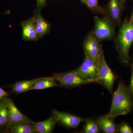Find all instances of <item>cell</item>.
Returning <instances> with one entry per match:
<instances>
[{
    "mask_svg": "<svg viewBox=\"0 0 133 133\" xmlns=\"http://www.w3.org/2000/svg\"><path fill=\"white\" fill-rule=\"evenodd\" d=\"M85 5L94 13L98 14H104V8L99 6L98 0H87Z\"/></svg>",
    "mask_w": 133,
    "mask_h": 133,
    "instance_id": "cell-20",
    "label": "cell"
},
{
    "mask_svg": "<svg viewBox=\"0 0 133 133\" xmlns=\"http://www.w3.org/2000/svg\"><path fill=\"white\" fill-rule=\"evenodd\" d=\"M133 110V94L122 80L113 95L111 106L107 116L115 117L128 114Z\"/></svg>",
    "mask_w": 133,
    "mask_h": 133,
    "instance_id": "cell-1",
    "label": "cell"
},
{
    "mask_svg": "<svg viewBox=\"0 0 133 133\" xmlns=\"http://www.w3.org/2000/svg\"><path fill=\"white\" fill-rule=\"evenodd\" d=\"M22 29L23 39L27 41H36L39 39L34 26L32 16L23 22L21 23Z\"/></svg>",
    "mask_w": 133,
    "mask_h": 133,
    "instance_id": "cell-12",
    "label": "cell"
},
{
    "mask_svg": "<svg viewBox=\"0 0 133 133\" xmlns=\"http://www.w3.org/2000/svg\"><path fill=\"white\" fill-rule=\"evenodd\" d=\"M36 1L37 2L36 9L41 10L43 8L47 6L46 0H36Z\"/></svg>",
    "mask_w": 133,
    "mask_h": 133,
    "instance_id": "cell-22",
    "label": "cell"
},
{
    "mask_svg": "<svg viewBox=\"0 0 133 133\" xmlns=\"http://www.w3.org/2000/svg\"><path fill=\"white\" fill-rule=\"evenodd\" d=\"M132 14H133V11L132 13Z\"/></svg>",
    "mask_w": 133,
    "mask_h": 133,
    "instance_id": "cell-27",
    "label": "cell"
},
{
    "mask_svg": "<svg viewBox=\"0 0 133 133\" xmlns=\"http://www.w3.org/2000/svg\"><path fill=\"white\" fill-rule=\"evenodd\" d=\"M83 49L85 57L89 58L99 64L101 56L104 51L102 45L94 35L93 31L87 36L83 43Z\"/></svg>",
    "mask_w": 133,
    "mask_h": 133,
    "instance_id": "cell-6",
    "label": "cell"
},
{
    "mask_svg": "<svg viewBox=\"0 0 133 133\" xmlns=\"http://www.w3.org/2000/svg\"><path fill=\"white\" fill-rule=\"evenodd\" d=\"M10 92L6 91L0 87V100L3 99L4 98L8 97L9 96Z\"/></svg>",
    "mask_w": 133,
    "mask_h": 133,
    "instance_id": "cell-23",
    "label": "cell"
},
{
    "mask_svg": "<svg viewBox=\"0 0 133 133\" xmlns=\"http://www.w3.org/2000/svg\"><path fill=\"white\" fill-rule=\"evenodd\" d=\"M5 100L8 108L10 125L12 124L21 122L34 123V122L31 121L28 116L23 114L18 109L13 100L8 97L5 98Z\"/></svg>",
    "mask_w": 133,
    "mask_h": 133,
    "instance_id": "cell-10",
    "label": "cell"
},
{
    "mask_svg": "<svg viewBox=\"0 0 133 133\" xmlns=\"http://www.w3.org/2000/svg\"><path fill=\"white\" fill-rule=\"evenodd\" d=\"M131 66H133V63H132V64H131Z\"/></svg>",
    "mask_w": 133,
    "mask_h": 133,
    "instance_id": "cell-26",
    "label": "cell"
},
{
    "mask_svg": "<svg viewBox=\"0 0 133 133\" xmlns=\"http://www.w3.org/2000/svg\"><path fill=\"white\" fill-rule=\"evenodd\" d=\"M81 133H98L100 132L99 125L97 120L95 119H85Z\"/></svg>",
    "mask_w": 133,
    "mask_h": 133,
    "instance_id": "cell-19",
    "label": "cell"
},
{
    "mask_svg": "<svg viewBox=\"0 0 133 133\" xmlns=\"http://www.w3.org/2000/svg\"><path fill=\"white\" fill-rule=\"evenodd\" d=\"M94 20L95 28L93 32L99 42L115 40V26L108 18L105 16L102 17L96 16Z\"/></svg>",
    "mask_w": 133,
    "mask_h": 133,
    "instance_id": "cell-3",
    "label": "cell"
},
{
    "mask_svg": "<svg viewBox=\"0 0 133 133\" xmlns=\"http://www.w3.org/2000/svg\"><path fill=\"white\" fill-rule=\"evenodd\" d=\"M81 2L83 3L84 4H85L86 3L87 1V0H80Z\"/></svg>",
    "mask_w": 133,
    "mask_h": 133,
    "instance_id": "cell-25",
    "label": "cell"
},
{
    "mask_svg": "<svg viewBox=\"0 0 133 133\" xmlns=\"http://www.w3.org/2000/svg\"><path fill=\"white\" fill-rule=\"evenodd\" d=\"M124 0H109L104 8V16L111 22L115 26L121 24L122 16L124 8Z\"/></svg>",
    "mask_w": 133,
    "mask_h": 133,
    "instance_id": "cell-7",
    "label": "cell"
},
{
    "mask_svg": "<svg viewBox=\"0 0 133 133\" xmlns=\"http://www.w3.org/2000/svg\"><path fill=\"white\" fill-rule=\"evenodd\" d=\"M5 98L0 100V131L8 132L10 124L8 108Z\"/></svg>",
    "mask_w": 133,
    "mask_h": 133,
    "instance_id": "cell-14",
    "label": "cell"
},
{
    "mask_svg": "<svg viewBox=\"0 0 133 133\" xmlns=\"http://www.w3.org/2000/svg\"><path fill=\"white\" fill-rule=\"evenodd\" d=\"M40 78L31 79L17 81L10 86L12 92L19 94L30 90Z\"/></svg>",
    "mask_w": 133,
    "mask_h": 133,
    "instance_id": "cell-16",
    "label": "cell"
},
{
    "mask_svg": "<svg viewBox=\"0 0 133 133\" xmlns=\"http://www.w3.org/2000/svg\"><path fill=\"white\" fill-rule=\"evenodd\" d=\"M131 69H132V75H131V81H130V84H129V88L131 92L133 94V67L131 65Z\"/></svg>",
    "mask_w": 133,
    "mask_h": 133,
    "instance_id": "cell-24",
    "label": "cell"
},
{
    "mask_svg": "<svg viewBox=\"0 0 133 133\" xmlns=\"http://www.w3.org/2000/svg\"><path fill=\"white\" fill-rule=\"evenodd\" d=\"M98 65L97 83L100 84L112 93L116 76L107 63L104 53L101 56Z\"/></svg>",
    "mask_w": 133,
    "mask_h": 133,
    "instance_id": "cell-4",
    "label": "cell"
},
{
    "mask_svg": "<svg viewBox=\"0 0 133 133\" xmlns=\"http://www.w3.org/2000/svg\"><path fill=\"white\" fill-rule=\"evenodd\" d=\"M118 132L121 133H132L133 129L130 125L125 122H122L117 125Z\"/></svg>",
    "mask_w": 133,
    "mask_h": 133,
    "instance_id": "cell-21",
    "label": "cell"
},
{
    "mask_svg": "<svg viewBox=\"0 0 133 133\" xmlns=\"http://www.w3.org/2000/svg\"><path fill=\"white\" fill-rule=\"evenodd\" d=\"M98 68V64L92 59L85 57L82 64L74 71L82 77L93 83H97Z\"/></svg>",
    "mask_w": 133,
    "mask_h": 133,
    "instance_id": "cell-8",
    "label": "cell"
},
{
    "mask_svg": "<svg viewBox=\"0 0 133 133\" xmlns=\"http://www.w3.org/2000/svg\"><path fill=\"white\" fill-rule=\"evenodd\" d=\"M52 114L56 119L57 123L68 128H77L85 120L80 116L57 110H53Z\"/></svg>",
    "mask_w": 133,
    "mask_h": 133,
    "instance_id": "cell-9",
    "label": "cell"
},
{
    "mask_svg": "<svg viewBox=\"0 0 133 133\" xmlns=\"http://www.w3.org/2000/svg\"><path fill=\"white\" fill-rule=\"evenodd\" d=\"M59 84L51 77H41L36 82L29 91L33 90H42L47 88L59 86Z\"/></svg>",
    "mask_w": 133,
    "mask_h": 133,
    "instance_id": "cell-17",
    "label": "cell"
},
{
    "mask_svg": "<svg viewBox=\"0 0 133 133\" xmlns=\"http://www.w3.org/2000/svg\"><path fill=\"white\" fill-rule=\"evenodd\" d=\"M41 11V10L36 9L32 16L39 39L49 33L51 27V24L43 18Z\"/></svg>",
    "mask_w": 133,
    "mask_h": 133,
    "instance_id": "cell-11",
    "label": "cell"
},
{
    "mask_svg": "<svg viewBox=\"0 0 133 133\" xmlns=\"http://www.w3.org/2000/svg\"><path fill=\"white\" fill-rule=\"evenodd\" d=\"M114 118L107 116H100L97 120L101 131L105 133L118 132L117 125L115 123Z\"/></svg>",
    "mask_w": 133,
    "mask_h": 133,
    "instance_id": "cell-15",
    "label": "cell"
},
{
    "mask_svg": "<svg viewBox=\"0 0 133 133\" xmlns=\"http://www.w3.org/2000/svg\"><path fill=\"white\" fill-rule=\"evenodd\" d=\"M124 1H127V0H124Z\"/></svg>",
    "mask_w": 133,
    "mask_h": 133,
    "instance_id": "cell-28",
    "label": "cell"
},
{
    "mask_svg": "<svg viewBox=\"0 0 133 133\" xmlns=\"http://www.w3.org/2000/svg\"><path fill=\"white\" fill-rule=\"evenodd\" d=\"M59 86L71 88L92 83V81L82 77L74 70L62 73H55L52 76Z\"/></svg>",
    "mask_w": 133,
    "mask_h": 133,
    "instance_id": "cell-5",
    "label": "cell"
},
{
    "mask_svg": "<svg viewBox=\"0 0 133 133\" xmlns=\"http://www.w3.org/2000/svg\"><path fill=\"white\" fill-rule=\"evenodd\" d=\"M57 120L52 114L49 118L43 121L34 122L33 127L36 133H51L55 128Z\"/></svg>",
    "mask_w": 133,
    "mask_h": 133,
    "instance_id": "cell-13",
    "label": "cell"
},
{
    "mask_svg": "<svg viewBox=\"0 0 133 133\" xmlns=\"http://www.w3.org/2000/svg\"><path fill=\"white\" fill-rule=\"evenodd\" d=\"M133 14L130 19H126L121 24L117 37L115 48L119 54V58L124 64L129 62V51L133 43Z\"/></svg>",
    "mask_w": 133,
    "mask_h": 133,
    "instance_id": "cell-2",
    "label": "cell"
},
{
    "mask_svg": "<svg viewBox=\"0 0 133 133\" xmlns=\"http://www.w3.org/2000/svg\"><path fill=\"white\" fill-rule=\"evenodd\" d=\"M8 132L12 133H36L33 124L21 122L12 124L9 129Z\"/></svg>",
    "mask_w": 133,
    "mask_h": 133,
    "instance_id": "cell-18",
    "label": "cell"
}]
</instances>
